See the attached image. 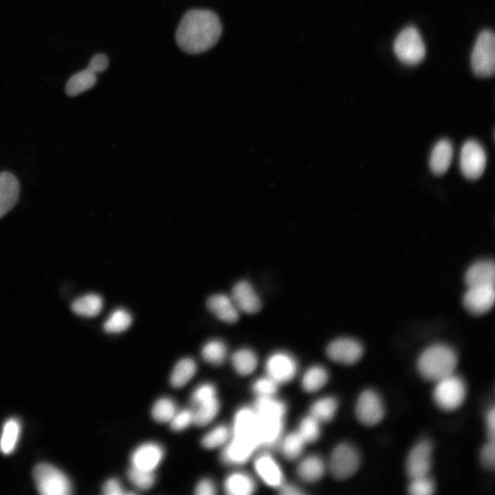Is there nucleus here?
I'll return each mask as SVG.
<instances>
[{"label":"nucleus","mask_w":495,"mask_h":495,"mask_svg":"<svg viewBox=\"0 0 495 495\" xmlns=\"http://www.w3.org/2000/svg\"><path fill=\"white\" fill-rule=\"evenodd\" d=\"M222 26L212 11L193 9L182 17L176 31L179 47L188 54H199L212 48L218 41Z\"/></svg>","instance_id":"obj_1"},{"label":"nucleus","mask_w":495,"mask_h":495,"mask_svg":"<svg viewBox=\"0 0 495 495\" xmlns=\"http://www.w3.org/2000/svg\"><path fill=\"white\" fill-rule=\"evenodd\" d=\"M457 364L455 351L443 344H434L419 355L417 368L423 378L437 382L453 373Z\"/></svg>","instance_id":"obj_2"},{"label":"nucleus","mask_w":495,"mask_h":495,"mask_svg":"<svg viewBox=\"0 0 495 495\" xmlns=\"http://www.w3.org/2000/svg\"><path fill=\"white\" fill-rule=\"evenodd\" d=\"M34 481L38 492L42 495H68L72 485L66 475L48 463H39L33 470Z\"/></svg>","instance_id":"obj_3"},{"label":"nucleus","mask_w":495,"mask_h":495,"mask_svg":"<svg viewBox=\"0 0 495 495\" xmlns=\"http://www.w3.org/2000/svg\"><path fill=\"white\" fill-rule=\"evenodd\" d=\"M473 72L480 77H490L495 70V37L488 30L481 32L471 56Z\"/></svg>","instance_id":"obj_4"},{"label":"nucleus","mask_w":495,"mask_h":495,"mask_svg":"<svg viewBox=\"0 0 495 495\" xmlns=\"http://www.w3.org/2000/svg\"><path fill=\"white\" fill-rule=\"evenodd\" d=\"M433 399L438 407L446 411L458 408L463 402L466 388L463 381L453 373L436 382Z\"/></svg>","instance_id":"obj_5"},{"label":"nucleus","mask_w":495,"mask_h":495,"mask_svg":"<svg viewBox=\"0 0 495 495\" xmlns=\"http://www.w3.org/2000/svg\"><path fill=\"white\" fill-rule=\"evenodd\" d=\"M393 50L397 58L408 65H417L426 54L422 38L414 27H408L398 34L394 42Z\"/></svg>","instance_id":"obj_6"},{"label":"nucleus","mask_w":495,"mask_h":495,"mask_svg":"<svg viewBox=\"0 0 495 495\" xmlns=\"http://www.w3.org/2000/svg\"><path fill=\"white\" fill-rule=\"evenodd\" d=\"M487 162L485 151L474 140L466 141L460 152V168L463 175L469 179H476L483 173Z\"/></svg>","instance_id":"obj_7"},{"label":"nucleus","mask_w":495,"mask_h":495,"mask_svg":"<svg viewBox=\"0 0 495 495\" xmlns=\"http://www.w3.org/2000/svg\"><path fill=\"white\" fill-rule=\"evenodd\" d=\"M360 463L357 450L348 443H341L333 450L330 469L333 476L338 479H345L353 475Z\"/></svg>","instance_id":"obj_8"},{"label":"nucleus","mask_w":495,"mask_h":495,"mask_svg":"<svg viewBox=\"0 0 495 495\" xmlns=\"http://www.w3.org/2000/svg\"><path fill=\"white\" fill-rule=\"evenodd\" d=\"M355 414L358 420L366 426L380 423L384 415V408L378 394L370 389L362 391L357 400Z\"/></svg>","instance_id":"obj_9"},{"label":"nucleus","mask_w":495,"mask_h":495,"mask_svg":"<svg viewBox=\"0 0 495 495\" xmlns=\"http://www.w3.org/2000/svg\"><path fill=\"white\" fill-rule=\"evenodd\" d=\"M494 300V285H472L464 293L463 304L470 313L479 316L492 308Z\"/></svg>","instance_id":"obj_10"},{"label":"nucleus","mask_w":495,"mask_h":495,"mask_svg":"<svg viewBox=\"0 0 495 495\" xmlns=\"http://www.w3.org/2000/svg\"><path fill=\"white\" fill-rule=\"evenodd\" d=\"M432 453V445L427 441H421L412 448L406 465V472L411 479L428 476L431 468Z\"/></svg>","instance_id":"obj_11"},{"label":"nucleus","mask_w":495,"mask_h":495,"mask_svg":"<svg viewBox=\"0 0 495 495\" xmlns=\"http://www.w3.org/2000/svg\"><path fill=\"white\" fill-rule=\"evenodd\" d=\"M327 354L331 360L336 362L353 364L361 358L363 348L362 344L354 339L340 338L329 344Z\"/></svg>","instance_id":"obj_12"},{"label":"nucleus","mask_w":495,"mask_h":495,"mask_svg":"<svg viewBox=\"0 0 495 495\" xmlns=\"http://www.w3.org/2000/svg\"><path fill=\"white\" fill-rule=\"evenodd\" d=\"M265 368L268 376L278 384L292 380L297 369L295 360L284 352L271 355L266 362Z\"/></svg>","instance_id":"obj_13"},{"label":"nucleus","mask_w":495,"mask_h":495,"mask_svg":"<svg viewBox=\"0 0 495 495\" xmlns=\"http://www.w3.org/2000/svg\"><path fill=\"white\" fill-rule=\"evenodd\" d=\"M164 457V450L158 443L147 442L137 447L131 456V467L154 472Z\"/></svg>","instance_id":"obj_14"},{"label":"nucleus","mask_w":495,"mask_h":495,"mask_svg":"<svg viewBox=\"0 0 495 495\" xmlns=\"http://www.w3.org/2000/svg\"><path fill=\"white\" fill-rule=\"evenodd\" d=\"M231 298L239 311L252 314L261 308L259 296L248 281H239L234 285Z\"/></svg>","instance_id":"obj_15"},{"label":"nucleus","mask_w":495,"mask_h":495,"mask_svg":"<svg viewBox=\"0 0 495 495\" xmlns=\"http://www.w3.org/2000/svg\"><path fill=\"white\" fill-rule=\"evenodd\" d=\"M232 434L254 441L261 446L258 417L254 409L243 408L236 412L234 419Z\"/></svg>","instance_id":"obj_16"},{"label":"nucleus","mask_w":495,"mask_h":495,"mask_svg":"<svg viewBox=\"0 0 495 495\" xmlns=\"http://www.w3.org/2000/svg\"><path fill=\"white\" fill-rule=\"evenodd\" d=\"M258 446L250 440L232 436L221 453V459L228 464H242L249 459Z\"/></svg>","instance_id":"obj_17"},{"label":"nucleus","mask_w":495,"mask_h":495,"mask_svg":"<svg viewBox=\"0 0 495 495\" xmlns=\"http://www.w3.org/2000/svg\"><path fill=\"white\" fill-rule=\"evenodd\" d=\"M18 179L11 173H0V219L16 204L19 196Z\"/></svg>","instance_id":"obj_18"},{"label":"nucleus","mask_w":495,"mask_h":495,"mask_svg":"<svg viewBox=\"0 0 495 495\" xmlns=\"http://www.w3.org/2000/svg\"><path fill=\"white\" fill-rule=\"evenodd\" d=\"M208 309L219 320L227 323L236 322L239 311L231 297L218 294L211 296L206 302Z\"/></svg>","instance_id":"obj_19"},{"label":"nucleus","mask_w":495,"mask_h":495,"mask_svg":"<svg viewBox=\"0 0 495 495\" xmlns=\"http://www.w3.org/2000/svg\"><path fill=\"white\" fill-rule=\"evenodd\" d=\"M494 263L490 260H481L474 263L465 274L467 286L494 285Z\"/></svg>","instance_id":"obj_20"},{"label":"nucleus","mask_w":495,"mask_h":495,"mask_svg":"<svg viewBox=\"0 0 495 495\" xmlns=\"http://www.w3.org/2000/svg\"><path fill=\"white\" fill-rule=\"evenodd\" d=\"M453 156L451 142L446 139L439 140L433 147L430 156V168L437 175L444 174L449 168Z\"/></svg>","instance_id":"obj_21"},{"label":"nucleus","mask_w":495,"mask_h":495,"mask_svg":"<svg viewBox=\"0 0 495 495\" xmlns=\"http://www.w3.org/2000/svg\"><path fill=\"white\" fill-rule=\"evenodd\" d=\"M254 468L259 476L270 486L277 487L282 485L283 473L276 462L267 454H263L254 461Z\"/></svg>","instance_id":"obj_22"},{"label":"nucleus","mask_w":495,"mask_h":495,"mask_svg":"<svg viewBox=\"0 0 495 495\" xmlns=\"http://www.w3.org/2000/svg\"><path fill=\"white\" fill-rule=\"evenodd\" d=\"M257 417L261 445L274 444L278 440L283 430V419L258 415Z\"/></svg>","instance_id":"obj_23"},{"label":"nucleus","mask_w":495,"mask_h":495,"mask_svg":"<svg viewBox=\"0 0 495 495\" xmlns=\"http://www.w3.org/2000/svg\"><path fill=\"white\" fill-rule=\"evenodd\" d=\"M103 307L102 298L96 294H89L76 298L72 304L73 311L81 316L94 317Z\"/></svg>","instance_id":"obj_24"},{"label":"nucleus","mask_w":495,"mask_h":495,"mask_svg":"<svg viewBox=\"0 0 495 495\" xmlns=\"http://www.w3.org/2000/svg\"><path fill=\"white\" fill-rule=\"evenodd\" d=\"M224 490L230 495H249L254 491L255 485L247 474L234 473L226 478Z\"/></svg>","instance_id":"obj_25"},{"label":"nucleus","mask_w":495,"mask_h":495,"mask_svg":"<svg viewBox=\"0 0 495 495\" xmlns=\"http://www.w3.org/2000/svg\"><path fill=\"white\" fill-rule=\"evenodd\" d=\"M197 371L195 362L190 358L181 359L171 373L170 382L175 388L186 385L195 375Z\"/></svg>","instance_id":"obj_26"},{"label":"nucleus","mask_w":495,"mask_h":495,"mask_svg":"<svg viewBox=\"0 0 495 495\" xmlns=\"http://www.w3.org/2000/svg\"><path fill=\"white\" fill-rule=\"evenodd\" d=\"M96 82V74L86 69L75 74L68 80L65 91L69 96H76L92 87Z\"/></svg>","instance_id":"obj_27"},{"label":"nucleus","mask_w":495,"mask_h":495,"mask_svg":"<svg viewBox=\"0 0 495 495\" xmlns=\"http://www.w3.org/2000/svg\"><path fill=\"white\" fill-rule=\"evenodd\" d=\"M323 461L316 456H309L302 459L297 469L298 476L307 482L320 479L324 473Z\"/></svg>","instance_id":"obj_28"},{"label":"nucleus","mask_w":495,"mask_h":495,"mask_svg":"<svg viewBox=\"0 0 495 495\" xmlns=\"http://www.w3.org/2000/svg\"><path fill=\"white\" fill-rule=\"evenodd\" d=\"M193 424L204 426L209 424L217 415L219 410V402L215 397L194 406Z\"/></svg>","instance_id":"obj_29"},{"label":"nucleus","mask_w":495,"mask_h":495,"mask_svg":"<svg viewBox=\"0 0 495 495\" xmlns=\"http://www.w3.org/2000/svg\"><path fill=\"white\" fill-rule=\"evenodd\" d=\"M21 426L15 419H8L4 424L0 438V450L9 454L14 450L20 434Z\"/></svg>","instance_id":"obj_30"},{"label":"nucleus","mask_w":495,"mask_h":495,"mask_svg":"<svg viewBox=\"0 0 495 495\" xmlns=\"http://www.w3.org/2000/svg\"><path fill=\"white\" fill-rule=\"evenodd\" d=\"M254 410L260 416L283 419L285 413V406L272 397H258Z\"/></svg>","instance_id":"obj_31"},{"label":"nucleus","mask_w":495,"mask_h":495,"mask_svg":"<svg viewBox=\"0 0 495 495\" xmlns=\"http://www.w3.org/2000/svg\"><path fill=\"white\" fill-rule=\"evenodd\" d=\"M232 362L234 369L243 375L250 374L257 366L256 355L248 349L236 351L232 355Z\"/></svg>","instance_id":"obj_32"},{"label":"nucleus","mask_w":495,"mask_h":495,"mask_svg":"<svg viewBox=\"0 0 495 495\" xmlns=\"http://www.w3.org/2000/svg\"><path fill=\"white\" fill-rule=\"evenodd\" d=\"M132 317L124 309L114 310L103 324L104 330L109 333H118L126 330L131 324Z\"/></svg>","instance_id":"obj_33"},{"label":"nucleus","mask_w":495,"mask_h":495,"mask_svg":"<svg viewBox=\"0 0 495 495\" xmlns=\"http://www.w3.org/2000/svg\"><path fill=\"white\" fill-rule=\"evenodd\" d=\"M327 380L328 374L326 370L322 366H314L305 373L302 380V386L307 392H315L320 389L326 384Z\"/></svg>","instance_id":"obj_34"},{"label":"nucleus","mask_w":495,"mask_h":495,"mask_svg":"<svg viewBox=\"0 0 495 495\" xmlns=\"http://www.w3.org/2000/svg\"><path fill=\"white\" fill-rule=\"evenodd\" d=\"M337 409V402L331 397L318 399L310 409V415L319 422L329 421L334 416Z\"/></svg>","instance_id":"obj_35"},{"label":"nucleus","mask_w":495,"mask_h":495,"mask_svg":"<svg viewBox=\"0 0 495 495\" xmlns=\"http://www.w3.org/2000/svg\"><path fill=\"white\" fill-rule=\"evenodd\" d=\"M202 358L208 363L220 365L227 356V348L225 344L217 340L206 342L201 349Z\"/></svg>","instance_id":"obj_36"},{"label":"nucleus","mask_w":495,"mask_h":495,"mask_svg":"<svg viewBox=\"0 0 495 495\" xmlns=\"http://www.w3.org/2000/svg\"><path fill=\"white\" fill-rule=\"evenodd\" d=\"M177 408L175 402L170 398L159 399L151 410L153 418L159 423L169 422L175 412Z\"/></svg>","instance_id":"obj_37"},{"label":"nucleus","mask_w":495,"mask_h":495,"mask_svg":"<svg viewBox=\"0 0 495 495\" xmlns=\"http://www.w3.org/2000/svg\"><path fill=\"white\" fill-rule=\"evenodd\" d=\"M305 443L298 432H292L283 441V454L288 459H295L301 454Z\"/></svg>","instance_id":"obj_38"},{"label":"nucleus","mask_w":495,"mask_h":495,"mask_svg":"<svg viewBox=\"0 0 495 495\" xmlns=\"http://www.w3.org/2000/svg\"><path fill=\"white\" fill-rule=\"evenodd\" d=\"M127 476L131 483L138 489L146 490L154 484L153 472H148L131 467L127 471Z\"/></svg>","instance_id":"obj_39"},{"label":"nucleus","mask_w":495,"mask_h":495,"mask_svg":"<svg viewBox=\"0 0 495 495\" xmlns=\"http://www.w3.org/2000/svg\"><path fill=\"white\" fill-rule=\"evenodd\" d=\"M230 437V431L225 426H219L208 432L201 439V446L213 449L224 444Z\"/></svg>","instance_id":"obj_40"},{"label":"nucleus","mask_w":495,"mask_h":495,"mask_svg":"<svg viewBox=\"0 0 495 495\" xmlns=\"http://www.w3.org/2000/svg\"><path fill=\"white\" fill-rule=\"evenodd\" d=\"M319 423L311 415L301 421L298 432L305 443H311L318 439L320 435Z\"/></svg>","instance_id":"obj_41"},{"label":"nucleus","mask_w":495,"mask_h":495,"mask_svg":"<svg viewBox=\"0 0 495 495\" xmlns=\"http://www.w3.org/2000/svg\"><path fill=\"white\" fill-rule=\"evenodd\" d=\"M408 490L412 495H430L434 492V485L428 476L411 479Z\"/></svg>","instance_id":"obj_42"},{"label":"nucleus","mask_w":495,"mask_h":495,"mask_svg":"<svg viewBox=\"0 0 495 495\" xmlns=\"http://www.w3.org/2000/svg\"><path fill=\"white\" fill-rule=\"evenodd\" d=\"M278 383L269 376L254 382L252 390L258 397H272L278 390Z\"/></svg>","instance_id":"obj_43"},{"label":"nucleus","mask_w":495,"mask_h":495,"mask_svg":"<svg viewBox=\"0 0 495 495\" xmlns=\"http://www.w3.org/2000/svg\"><path fill=\"white\" fill-rule=\"evenodd\" d=\"M171 429L174 431H182L193 424V410L185 408L175 412L169 421Z\"/></svg>","instance_id":"obj_44"},{"label":"nucleus","mask_w":495,"mask_h":495,"mask_svg":"<svg viewBox=\"0 0 495 495\" xmlns=\"http://www.w3.org/2000/svg\"><path fill=\"white\" fill-rule=\"evenodd\" d=\"M216 397L215 387L209 383L199 386L192 393L190 400L195 406Z\"/></svg>","instance_id":"obj_45"},{"label":"nucleus","mask_w":495,"mask_h":495,"mask_svg":"<svg viewBox=\"0 0 495 495\" xmlns=\"http://www.w3.org/2000/svg\"><path fill=\"white\" fill-rule=\"evenodd\" d=\"M480 458L481 463L485 468L488 469H493L494 468V439H490V441L484 445L481 451Z\"/></svg>","instance_id":"obj_46"},{"label":"nucleus","mask_w":495,"mask_h":495,"mask_svg":"<svg viewBox=\"0 0 495 495\" xmlns=\"http://www.w3.org/2000/svg\"><path fill=\"white\" fill-rule=\"evenodd\" d=\"M102 493L105 495H123L133 494V492H126L122 487L120 482L116 478H109L102 486Z\"/></svg>","instance_id":"obj_47"},{"label":"nucleus","mask_w":495,"mask_h":495,"mask_svg":"<svg viewBox=\"0 0 495 495\" xmlns=\"http://www.w3.org/2000/svg\"><path fill=\"white\" fill-rule=\"evenodd\" d=\"M109 65L107 56L103 54H97L91 59L87 69L94 74L104 71Z\"/></svg>","instance_id":"obj_48"},{"label":"nucleus","mask_w":495,"mask_h":495,"mask_svg":"<svg viewBox=\"0 0 495 495\" xmlns=\"http://www.w3.org/2000/svg\"><path fill=\"white\" fill-rule=\"evenodd\" d=\"M195 491L197 495H213L216 492V488L210 480L202 479L197 484Z\"/></svg>","instance_id":"obj_49"},{"label":"nucleus","mask_w":495,"mask_h":495,"mask_svg":"<svg viewBox=\"0 0 495 495\" xmlns=\"http://www.w3.org/2000/svg\"><path fill=\"white\" fill-rule=\"evenodd\" d=\"M486 426L490 439H494L495 412L494 408L490 409L487 415Z\"/></svg>","instance_id":"obj_50"},{"label":"nucleus","mask_w":495,"mask_h":495,"mask_svg":"<svg viewBox=\"0 0 495 495\" xmlns=\"http://www.w3.org/2000/svg\"><path fill=\"white\" fill-rule=\"evenodd\" d=\"M280 494L283 495H299L302 492L296 487L292 485H285L281 487Z\"/></svg>","instance_id":"obj_51"}]
</instances>
